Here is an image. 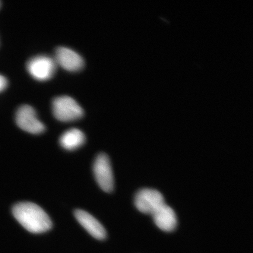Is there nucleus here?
I'll return each mask as SVG.
<instances>
[{
	"label": "nucleus",
	"mask_w": 253,
	"mask_h": 253,
	"mask_svg": "<svg viewBox=\"0 0 253 253\" xmlns=\"http://www.w3.org/2000/svg\"><path fill=\"white\" fill-rule=\"evenodd\" d=\"M15 219L25 229L33 233L47 232L52 223L48 215L40 206L31 202H20L12 209Z\"/></svg>",
	"instance_id": "obj_1"
},
{
	"label": "nucleus",
	"mask_w": 253,
	"mask_h": 253,
	"mask_svg": "<svg viewBox=\"0 0 253 253\" xmlns=\"http://www.w3.org/2000/svg\"><path fill=\"white\" fill-rule=\"evenodd\" d=\"M75 216L81 226L94 238L97 240L106 238V229L92 215L86 211L78 210L75 211Z\"/></svg>",
	"instance_id": "obj_8"
},
{
	"label": "nucleus",
	"mask_w": 253,
	"mask_h": 253,
	"mask_svg": "<svg viewBox=\"0 0 253 253\" xmlns=\"http://www.w3.org/2000/svg\"><path fill=\"white\" fill-rule=\"evenodd\" d=\"M134 202L139 211L151 215L166 204L163 195L159 191L148 188L141 189L138 192Z\"/></svg>",
	"instance_id": "obj_5"
},
{
	"label": "nucleus",
	"mask_w": 253,
	"mask_h": 253,
	"mask_svg": "<svg viewBox=\"0 0 253 253\" xmlns=\"http://www.w3.org/2000/svg\"><path fill=\"white\" fill-rule=\"evenodd\" d=\"M17 126L31 134H39L45 131V126L38 118L36 110L28 105L22 106L15 115Z\"/></svg>",
	"instance_id": "obj_6"
},
{
	"label": "nucleus",
	"mask_w": 253,
	"mask_h": 253,
	"mask_svg": "<svg viewBox=\"0 0 253 253\" xmlns=\"http://www.w3.org/2000/svg\"><path fill=\"white\" fill-rule=\"evenodd\" d=\"M54 59L57 65L69 72L81 71L84 65V60L80 55L66 47L56 49Z\"/></svg>",
	"instance_id": "obj_7"
},
{
	"label": "nucleus",
	"mask_w": 253,
	"mask_h": 253,
	"mask_svg": "<svg viewBox=\"0 0 253 253\" xmlns=\"http://www.w3.org/2000/svg\"><path fill=\"white\" fill-rule=\"evenodd\" d=\"M86 138L83 132L77 128H72L62 135L60 144L65 150L72 151L82 146Z\"/></svg>",
	"instance_id": "obj_10"
},
{
	"label": "nucleus",
	"mask_w": 253,
	"mask_h": 253,
	"mask_svg": "<svg viewBox=\"0 0 253 253\" xmlns=\"http://www.w3.org/2000/svg\"><path fill=\"white\" fill-rule=\"evenodd\" d=\"M8 85V81L7 79L4 77H3L1 75H0V92L1 91L4 90Z\"/></svg>",
	"instance_id": "obj_11"
},
{
	"label": "nucleus",
	"mask_w": 253,
	"mask_h": 253,
	"mask_svg": "<svg viewBox=\"0 0 253 253\" xmlns=\"http://www.w3.org/2000/svg\"><path fill=\"white\" fill-rule=\"evenodd\" d=\"M57 64L54 58L48 56L34 57L28 62L27 68L32 77L39 81L49 80L54 75Z\"/></svg>",
	"instance_id": "obj_3"
},
{
	"label": "nucleus",
	"mask_w": 253,
	"mask_h": 253,
	"mask_svg": "<svg viewBox=\"0 0 253 253\" xmlns=\"http://www.w3.org/2000/svg\"><path fill=\"white\" fill-rule=\"evenodd\" d=\"M52 112L59 121L71 122L82 118L84 112L82 107L73 98L63 96L55 98L52 103Z\"/></svg>",
	"instance_id": "obj_2"
},
{
	"label": "nucleus",
	"mask_w": 253,
	"mask_h": 253,
	"mask_svg": "<svg viewBox=\"0 0 253 253\" xmlns=\"http://www.w3.org/2000/svg\"><path fill=\"white\" fill-rule=\"evenodd\" d=\"M158 228L166 232H172L177 226L176 214L169 206L164 204L152 214Z\"/></svg>",
	"instance_id": "obj_9"
},
{
	"label": "nucleus",
	"mask_w": 253,
	"mask_h": 253,
	"mask_svg": "<svg viewBox=\"0 0 253 253\" xmlns=\"http://www.w3.org/2000/svg\"><path fill=\"white\" fill-rule=\"evenodd\" d=\"M93 172L98 185L106 192H111L114 189V176L108 156L100 154L94 161Z\"/></svg>",
	"instance_id": "obj_4"
}]
</instances>
